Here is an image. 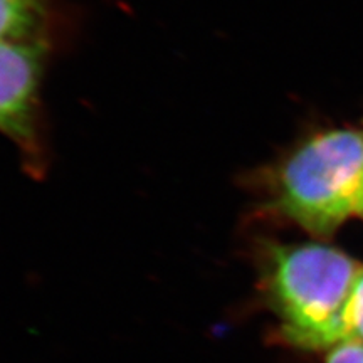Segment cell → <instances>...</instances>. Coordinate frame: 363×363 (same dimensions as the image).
I'll return each mask as SVG.
<instances>
[{"label":"cell","mask_w":363,"mask_h":363,"mask_svg":"<svg viewBox=\"0 0 363 363\" xmlns=\"http://www.w3.org/2000/svg\"><path fill=\"white\" fill-rule=\"evenodd\" d=\"M264 212L316 238L358 214L363 197V130L321 131L251 175Z\"/></svg>","instance_id":"1"},{"label":"cell","mask_w":363,"mask_h":363,"mask_svg":"<svg viewBox=\"0 0 363 363\" xmlns=\"http://www.w3.org/2000/svg\"><path fill=\"white\" fill-rule=\"evenodd\" d=\"M51 0H0V40L49 43Z\"/></svg>","instance_id":"4"},{"label":"cell","mask_w":363,"mask_h":363,"mask_svg":"<svg viewBox=\"0 0 363 363\" xmlns=\"http://www.w3.org/2000/svg\"><path fill=\"white\" fill-rule=\"evenodd\" d=\"M326 363H363V343L342 342L328 350Z\"/></svg>","instance_id":"6"},{"label":"cell","mask_w":363,"mask_h":363,"mask_svg":"<svg viewBox=\"0 0 363 363\" xmlns=\"http://www.w3.org/2000/svg\"><path fill=\"white\" fill-rule=\"evenodd\" d=\"M49 43L0 40V135L19 148L30 175L44 172L40 84Z\"/></svg>","instance_id":"3"},{"label":"cell","mask_w":363,"mask_h":363,"mask_svg":"<svg viewBox=\"0 0 363 363\" xmlns=\"http://www.w3.org/2000/svg\"><path fill=\"white\" fill-rule=\"evenodd\" d=\"M360 269L326 244H266L262 286L284 342L305 350L345 342V315Z\"/></svg>","instance_id":"2"},{"label":"cell","mask_w":363,"mask_h":363,"mask_svg":"<svg viewBox=\"0 0 363 363\" xmlns=\"http://www.w3.org/2000/svg\"><path fill=\"white\" fill-rule=\"evenodd\" d=\"M358 216L363 217V197H362V202H360V208H358Z\"/></svg>","instance_id":"7"},{"label":"cell","mask_w":363,"mask_h":363,"mask_svg":"<svg viewBox=\"0 0 363 363\" xmlns=\"http://www.w3.org/2000/svg\"><path fill=\"white\" fill-rule=\"evenodd\" d=\"M345 342L363 343V267L353 284L345 315Z\"/></svg>","instance_id":"5"}]
</instances>
